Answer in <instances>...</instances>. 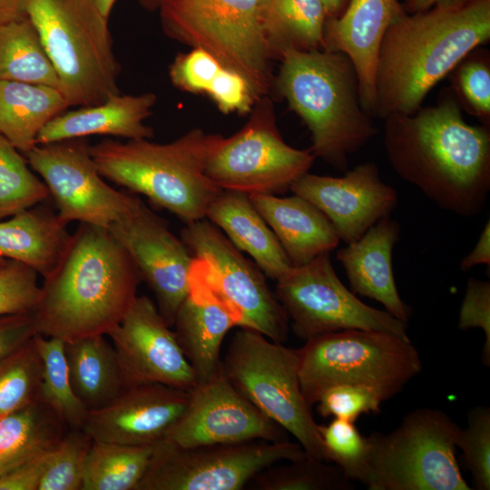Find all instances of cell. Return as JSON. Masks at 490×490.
Masks as SVG:
<instances>
[{"mask_svg":"<svg viewBox=\"0 0 490 490\" xmlns=\"http://www.w3.org/2000/svg\"><path fill=\"white\" fill-rule=\"evenodd\" d=\"M383 120V145L395 172L441 209L475 217L490 191V126L465 122L450 88L434 105Z\"/></svg>","mask_w":490,"mask_h":490,"instance_id":"6da1fadb","label":"cell"},{"mask_svg":"<svg viewBox=\"0 0 490 490\" xmlns=\"http://www.w3.org/2000/svg\"><path fill=\"white\" fill-rule=\"evenodd\" d=\"M134 263L107 229L79 223L55 269L40 286L37 333L63 341L107 336L137 297Z\"/></svg>","mask_w":490,"mask_h":490,"instance_id":"7a4b0ae2","label":"cell"},{"mask_svg":"<svg viewBox=\"0 0 490 490\" xmlns=\"http://www.w3.org/2000/svg\"><path fill=\"white\" fill-rule=\"evenodd\" d=\"M489 40L490 0L458 10L405 12L389 25L378 51L375 117L416 113L436 83Z\"/></svg>","mask_w":490,"mask_h":490,"instance_id":"3957f363","label":"cell"},{"mask_svg":"<svg viewBox=\"0 0 490 490\" xmlns=\"http://www.w3.org/2000/svg\"><path fill=\"white\" fill-rule=\"evenodd\" d=\"M276 80L279 93L308 126L314 157L346 172L348 157L377 133L363 108L349 58L327 50L287 49Z\"/></svg>","mask_w":490,"mask_h":490,"instance_id":"277c9868","label":"cell"},{"mask_svg":"<svg viewBox=\"0 0 490 490\" xmlns=\"http://www.w3.org/2000/svg\"><path fill=\"white\" fill-rule=\"evenodd\" d=\"M222 138L197 128L168 143L104 139L90 145V153L103 178L188 224L204 219L222 191L206 173Z\"/></svg>","mask_w":490,"mask_h":490,"instance_id":"5b68a950","label":"cell"},{"mask_svg":"<svg viewBox=\"0 0 490 490\" xmlns=\"http://www.w3.org/2000/svg\"><path fill=\"white\" fill-rule=\"evenodd\" d=\"M24 15L38 32L70 106L95 105L121 93L108 18L95 0H26Z\"/></svg>","mask_w":490,"mask_h":490,"instance_id":"8992f818","label":"cell"},{"mask_svg":"<svg viewBox=\"0 0 490 490\" xmlns=\"http://www.w3.org/2000/svg\"><path fill=\"white\" fill-rule=\"evenodd\" d=\"M297 349L303 397L311 407L329 387H370L383 402L398 394L422 370L410 338L366 329H345L305 340Z\"/></svg>","mask_w":490,"mask_h":490,"instance_id":"52a82bcc","label":"cell"},{"mask_svg":"<svg viewBox=\"0 0 490 490\" xmlns=\"http://www.w3.org/2000/svg\"><path fill=\"white\" fill-rule=\"evenodd\" d=\"M460 426L446 413L422 407L392 432H373L368 490H471L456 456Z\"/></svg>","mask_w":490,"mask_h":490,"instance_id":"ba28073f","label":"cell"},{"mask_svg":"<svg viewBox=\"0 0 490 490\" xmlns=\"http://www.w3.org/2000/svg\"><path fill=\"white\" fill-rule=\"evenodd\" d=\"M221 362L239 392L292 435L308 456L325 461L318 425L301 391L297 349L240 328Z\"/></svg>","mask_w":490,"mask_h":490,"instance_id":"9c48e42d","label":"cell"},{"mask_svg":"<svg viewBox=\"0 0 490 490\" xmlns=\"http://www.w3.org/2000/svg\"><path fill=\"white\" fill-rule=\"evenodd\" d=\"M170 37L201 48L241 74L259 99L271 83L273 56L260 18V0H160Z\"/></svg>","mask_w":490,"mask_h":490,"instance_id":"30bf717a","label":"cell"},{"mask_svg":"<svg viewBox=\"0 0 490 490\" xmlns=\"http://www.w3.org/2000/svg\"><path fill=\"white\" fill-rule=\"evenodd\" d=\"M307 454L298 442L251 440L181 447L156 444L136 490H240L271 465Z\"/></svg>","mask_w":490,"mask_h":490,"instance_id":"8fae6325","label":"cell"},{"mask_svg":"<svg viewBox=\"0 0 490 490\" xmlns=\"http://www.w3.org/2000/svg\"><path fill=\"white\" fill-rule=\"evenodd\" d=\"M276 295L302 339L345 329L382 331L409 339L407 323L365 304L342 283L329 253L293 266L277 279Z\"/></svg>","mask_w":490,"mask_h":490,"instance_id":"7c38bea8","label":"cell"},{"mask_svg":"<svg viewBox=\"0 0 490 490\" xmlns=\"http://www.w3.org/2000/svg\"><path fill=\"white\" fill-rule=\"evenodd\" d=\"M270 105L258 106L245 126L223 137L211 156L206 173L221 190L277 195L313 165L309 149L293 148L282 139Z\"/></svg>","mask_w":490,"mask_h":490,"instance_id":"4fadbf2b","label":"cell"},{"mask_svg":"<svg viewBox=\"0 0 490 490\" xmlns=\"http://www.w3.org/2000/svg\"><path fill=\"white\" fill-rule=\"evenodd\" d=\"M181 239L192 256L203 261L210 285L238 314L240 328L258 331L275 342L287 340L288 315L255 262L246 259L205 218L185 224Z\"/></svg>","mask_w":490,"mask_h":490,"instance_id":"5bb4252c","label":"cell"},{"mask_svg":"<svg viewBox=\"0 0 490 490\" xmlns=\"http://www.w3.org/2000/svg\"><path fill=\"white\" fill-rule=\"evenodd\" d=\"M44 181L59 217L104 229L128 213L139 197L105 182L90 153L85 138L36 144L24 154Z\"/></svg>","mask_w":490,"mask_h":490,"instance_id":"9a60e30c","label":"cell"},{"mask_svg":"<svg viewBox=\"0 0 490 490\" xmlns=\"http://www.w3.org/2000/svg\"><path fill=\"white\" fill-rule=\"evenodd\" d=\"M107 230L127 252L154 294L160 314L172 327L189 292L193 260L190 250L140 198Z\"/></svg>","mask_w":490,"mask_h":490,"instance_id":"2e32d148","label":"cell"},{"mask_svg":"<svg viewBox=\"0 0 490 490\" xmlns=\"http://www.w3.org/2000/svg\"><path fill=\"white\" fill-rule=\"evenodd\" d=\"M288 432L227 379L223 371L190 390L188 406L165 441L181 447L251 440L285 441Z\"/></svg>","mask_w":490,"mask_h":490,"instance_id":"e0dca14e","label":"cell"},{"mask_svg":"<svg viewBox=\"0 0 490 490\" xmlns=\"http://www.w3.org/2000/svg\"><path fill=\"white\" fill-rule=\"evenodd\" d=\"M107 336L116 351L124 387L159 383L190 391L198 384L174 331L149 297L137 296Z\"/></svg>","mask_w":490,"mask_h":490,"instance_id":"ac0fdd59","label":"cell"},{"mask_svg":"<svg viewBox=\"0 0 490 490\" xmlns=\"http://www.w3.org/2000/svg\"><path fill=\"white\" fill-rule=\"evenodd\" d=\"M289 191L318 208L346 245L390 216L398 204L397 191L384 182L375 162L361 163L340 177L307 172Z\"/></svg>","mask_w":490,"mask_h":490,"instance_id":"d6986e66","label":"cell"},{"mask_svg":"<svg viewBox=\"0 0 490 490\" xmlns=\"http://www.w3.org/2000/svg\"><path fill=\"white\" fill-rule=\"evenodd\" d=\"M190 391L159 383L127 387L109 404L90 411L83 427L93 440L155 446L183 415Z\"/></svg>","mask_w":490,"mask_h":490,"instance_id":"ffe728a7","label":"cell"},{"mask_svg":"<svg viewBox=\"0 0 490 490\" xmlns=\"http://www.w3.org/2000/svg\"><path fill=\"white\" fill-rule=\"evenodd\" d=\"M189 280V292L172 327L198 383H201L222 372V341L230 328L240 327V319L210 285L201 259L193 257Z\"/></svg>","mask_w":490,"mask_h":490,"instance_id":"44dd1931","label":"cell"},{"mask_svg":"<svg viewBox=\"0 0 490 490\" xmlns=\"http://www.w3.org/2000/svg\"><path fill=\"white\" fill-rule=\"evenodd\" d=\"M405 12L399 0H349L341 15L325 23L324 50L349 58L358 76L363 108L373 118L380 44L389 25Z\"/></svg>","mask_w":490,"mask_h":490,"instance_id":"7402d4cb","label":"cell"},{"mask_svg":"<svg viewBox=\"0 0 490 490\" xmlns=\"http://www.w3.org/2000/svg\"><path fill=\"white\" fill-rule=\"evenodd\" d=\"M400 239V226L390 216L370 227L358 240L337 252L351 291L381 303L386 310L407 323L411 309L397 291L392 256Z\"/></svg>","mask_w":490,"mask_h":490,"instance_id":"603a6c76","label":"cell"},{"mask_svg":"<svg viewBox=\"0 0 490 490\" xmlns=\"http://www.w3.org/2000/svg\"><path fill=\"white\" fill-rule=\"evenodd\" d=\"M250 201L272 230L292 266L304 265L339 244L330 220L313 203L294 194L253 193Z\"/></svg>","mask_w":490,"mask_h":490,"instance_id":"cb8c5ba5","label":"cell"},{"mask_svg":"<svg viewBox=\"0 0 490 490\" xmlns=\"http://www.w3.org/2000/svg\"><path fill=\"white\" fill-rule=\"evenodd\" d=\"M155 94H116L105 102L64 112L38 133L36 144H46L91 135H109L128 140L150 139L153 131L144 124L156 103Z\"/></svg>","mask_w":490,"mask_h":490,"instance_id":"d4e9b609","label":"cell"},{"mask_svg":"<svg viewBox=\"0 0 490 490\" xmlns=\"http://www.w3.org/2000/svg\"><path fill=\"white\" fill-rule=\"evenodd\" d=\"M205 218L236 248L248 253L269 278L277 280L293 267L249 194L222 190L209 206Z\"/></svg>","mask_w":490,"mask_h":490,"instance_id":"484cf974","label":"cell"},{"mask_svg":"<svg viewBox=\"0 0 490 490\" xmlns=\"http://www.w3.org/2000/svg\"><path fill=\"white\" fill-rule=\"evenodd\" d=\"M64 222L42 203L0 220V257L19 261L44 278L62 259L71 234Z\"/></svg>","mask_w":490,"mask_h":490,"instance_id":"4316f807","label":"cell"},{"mask_svg":"<svg viewBox=\"0 0 490 490\" xmlns=\"http://www.w3.org/2000/svg\"><path fill=\"white\" fill-rule=\"evenodd\" d=\"M68 107L59 89L0 81V133L24 154L36 145L41 130Z\"/></svg>","mask_w":490,"mask_h":490,"instance_id":"83f0119b","label":"cell"},{"mask_svg":"<svg viewBox=\"0 0 490 490\" xmlns=\"http://www.w3.org/2000/svg\"><path fill=\"white\" fill-rule=\"evenodd\" d=\"M169 74L175 86L209 95L224 113H248L260 100L241 74L201 48L178 54L170 66Z\"/></svg>","mask_w":490,"mask_h":490,"instance_id":"f1b7e54d","label":"cell"},{"mask_svg":"<svg viewBox=\"0 0 490 490\" xmlns=\"http://www.w3.org/2000/svg\"><path fill=\"white\" fill-rule=\"evenodd\" d=\"M64 343L72 386L89 411L102 408L122 391L117 354L104 335Z\"/></svg>","mask_w":490,"mask_h":490,"instance_id":"f546056e","label":"cell"},{"mask_svg":"<svg viewBox=\"0 0 490 490\" xmlns=\"http://www.w3.org/2000/svg\"><path fill=\"white\" fill-rule=\"evenodd\" d=\"M67 430L40 398L0 418V475L53 450Z\"/></svg>","mask_w":490,"mask_h":490,"instance_id":"4dcf8cb0","label":"cell"},{"mask_svg":"<svg viewBox=\"0 0 490 490\" xmlns=\"http://www.w3.org/2000/svg\"><path fill=\"white\" fill-rule=\"evenodd\" d=\"M260 18L273 55L287 49L324 50L322 0H260Z\"/></svg>","mask_w":490,"mask_h":490,"instance_id":"1f68e13d","label":"cell"},{"mask_svg":"<svg viewBox=\"0 0 490 490\" xmlns=\"http://www.w3.org/2000/svg\"><path fill=\"white\" fill-rule=\"evenodd\" d=\"M0 81L41 84L61 91L55 69L26 16L0 24Z\"/></svg>","mask_w":490,"mask_h":490,"instance_id":"d6a6232c","label":"cell"},{"mask_svg":"<svg viewBox=\"0 0 490 490\" xmlns=\"http://www.w3.org/2000/svg\"><path fill=\"white\" fill-rule=\"evenodd\" d=\"M153 448L93 440L81 490H136Z\"/></svg>","mask_w":490,"mask_h":490,"instance_id":"836d02e7","label":"cell"},{"mask_svg":"<svg viewBox=\"0 0 490 490\" xmlns=\"http://www.w3.org/2000/svg\"><path fill=\"white\" fill-rule=\"evenodd\" d=\"M34 340L42 360L39 398L54 410L68 429H83L90 411L72 386L64 341L40 333L34 335Z\"/></svg>","mask_w":490,"mask_h":490,"instance_id":"e575fe53","label":"cell"},{"mask_svg":"<svg viewBox=\"0 0 490 490\" xmlns=\"http://www.w3.org/2000/svg\"><path fill=\"white\" fill-rule=\"evenodd\" d=\"M275 463L248 484L257 490H351L354 485L336 465L306 456ZM247 485V486H248Z\"/></svg>","mask_w":490,"mask_h":490,"instance_id":"d590c367","label":"cell"},{"mask_svg":"<svg viewBox=\"0 0 490 490\" xmlns=\"http://www.w3.org/2000/svg\"><path fill=\"white\" fill-rule=\"evenodd\" d=\"M42 360L34 336L0 359V418L39 399Z\"/></svg>","mask_w":490,"mask_h":490,"instance_id":"8d00e7d4","label":"cell"},{"mask_svg":"<svg viewBox=\"0 0 490 490\" xmlns=\"http://www.w3.org/2000/svg\"><path fill=\"white\" fill-rule=\"evenodd\" d=\"M50 197L25 157L0 133V220Z\"/></svg>","mask_w":490,"mask_h":490,"instance_id":"74e56055","label":"cell"},{"mask_svg":"<svg viewBox=\"0 0 490 490\" xmlns=\"http://www.w3.org/2000/svg\"><path fill=\"white\" fill-rule=\"evenodd\" d=\"M318 428L325 461L336 465L352 482L365 485L371 452L369 437L364 436L354 422L341 418Z\"/></svg>","mask_w":490,"mask_h":490,"instance_id":"f35d334b","label":"cell"},{"mask_svg":"<svg viewBox=\"0 0 490 490\" xmlns=\"http://www.w3.org/2000/svg\"><path fill=\"white\" fill-rule=\"evenodd\" d=\"M479 47L450 72V89L461 108L482 124L490 126V54L488 50Z\"/></svg>","mask_w":490,"mask_h":490,"instance_id":"ab89813d","label":"cell"},{"mask_svg":"<svg viewBox=\"0 0 490 490\" xmlns=\"http://www.w3.org/2000/svg\"><path fill=\"white\" fill-rule=\"evenodd\" d=\"M92 443L83 429H68L50 453L38 490H81Z\"/></svg>","mask_w":490,"mask_h":490,"instance_id":"60d3db41","label":"cell"},{"mask_svg":"<svg viewBox=\"0 0 490 490\" xmlns=\"http://www.w3.org/2000/svg\"><path fill=\"white\" fill-rule=\"evenodd\" d=\"M456 447L470 471L476 489H490V408L475 407L467 415V426L461 429Z\"/></svg>","mask_w":490,"mask_h":490,"instance_id":"b9f144b4","label":"cell"},{"mask_svg":"<svg viewBox=\"0 0 490 490\" xmlns=\"http://www.w3.org/2000/svg\"><path fill=\"white\" fill-rule=\"evenodd\" d=\"M383 402L374 388L358 384H338L325 389L316 404L323 417L346 419L354 422L364 414H377Z\"/></svg>","mask_w":490,"mask_h":490,"instance_id":"7bdbcfd3","label":"cell"},{"mask_svg":"<svg viewBox=\"0 0 490 490\" xmlns=\"http://www.w3.org/2000/svg\"><path fill=\"white\" fill-rule=\"evenodd\" d=\"M39 294L34 270L13 260L0 267V316L34 312Z\"/></svg>","mask_w":490,"mask_h":490,"instance_id":"ee69618b","label":"cell"},{"mask_svg":"<svg viewBox=\"0 0 490 490\" xmlns=\"http://www.w3.org/2000/svg\"><path fill=\"white\" fill-rule=\"evenodd\" d=\"M457 328H481L485 333L482 361L490 365V282L470 278L461 304Z\"/></svg>","mask_w":490,"mask_h":490,"instance_id":"f6af8a7d","label":"cell"},{"mask_svg":"<svg viewBox=\"0 0 490 490\" xmlns=\"http://www.w3.org/2000/svg\"><path fill=\"white\" fill-rule=\"evenodd\" d=\"M37 333L34 313L0 316V359Z\"/></svg>","mask_w":490,"mask_h":490,"instance_id":"bcb514c9","label":"cell"},{"mask_svg":"<svg viewBox=\"0 0 490 490\" xmlns=\"http://www.w3.org/2000/svg\"><path fill=\"white\" fill-rule=\"evenodd\" d=\"M51 451L1 475L0 490H38Z\"/></svg>","mask_w":490,"mask_h":490,"instance_id":"7dc6e473","label":"cell"},{"mask_svg":"<svg viewBox=\"0 0 490 490\" xmlns=\"http://www.w3.org/2000/svg\"><path fill=\"white\" fill-rule=\"evenodd\" d=\"M490 265V222L485 223L479 239L472 250L460 262V269L467 271L476 265Z\"/></svg>","mask_w":490,"mask_h":490,"instance_id":"c3c4849f","label":"cell"},{"mask_svg":"<svg viewBox=\"0 0 490 490\" xmlns=\"http://www.w3.org/2000/svg\"><path fill=\"white\" fill-rule=\"evenodd\" d=\"M478 0H413L406 9V12H421L433 7L446 10H458Z\"/></svg>","mask_w":490,"mask_h":490,"instance_id":"681fc988","label":"cell"},{"mask_svg":"<svg viewBox=\"0 0 490 490\" xmlns=\"http://www.w3.org/2000/svg\"><path fill=\"white\" fill-rule=\"evenodd\" d=\"M26 0H0V24L25 16Z\"/></svg>","mask_w":490,"mask_h":490,"instance_id":"f907efd6","label":"cell"},{"mask_svg":"<svg viewBox=\"0 0 490 490\" xmlns=\"http://www.w3.org/2000/svg\"><path fill=\"white\" fill-rule=\"evenodd\" d=\"M327 19L338 17L345 10L349 0H322Z\"/></svg>","mask_w":490,"mask_h":490,"instance_id":"816d5d0a","label":"cell"},{"mask_svg":"<svg viewBox=\"0 0 490 490\" xmlns=\"http://www.w3.org/2000/svg\"><path fill=\"white\" fill-rule=\"evenodd\" d=\"M101 13L108 18L116 0H95Z\"/></svg>","mask_w":490,"mask_h":490,"instance_id":"f5cc1de1","label":"cell"},{"mask_svg":"<svg viewBox=\"0 0 490 490\" xmlns=\"http://www.w3.org/2000/svg\"><path fill=\"white\" fill-rule=\"evenodd\" d=\"M142 5L151 7L159 4L160 0H140Z\"/></svg>","mask_w":490,"mask_h":490,"instance_id":"db71d44e","label":"cell"},{"mask_svg":"<svg viewBox=\"0 0 490 490\" xmlns=\"http://www.w3.org/2000/svg\"><path fill=\"white\" fill-rule=\"evenodd\" d=\"M413 0H403L404 4V8L405 10L409 6V5L412 3Z\"/></svg>","mask_w":490,"mask_h":490,"instance_id":"11a10c76","label":"cell"},{"mask_svg":"<svg viewBox=\"0 0 490 490\" xmlns=\"http://www.w3.org/2000/svg\"><path fill=\"white\" fill-rule=\"evenodd\" d=\"M6 260H7L6 259L0 257V267L5 265L6 263Z\"/></svg>","mask_w":490,"mask_h":490,"instance_id":"9f6ffc18","label":"cell"}]
</instances>
